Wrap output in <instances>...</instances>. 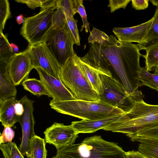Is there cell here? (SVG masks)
Returning <instances> with one entry per match:
<instances>
[{"label":"cell","instance_id":"cell-1","mask_svg":"<svg viewBox=\"0 0 158 158\" xmlns=\"http://www.w3.org/2000/svg\"><path fill=\"white\" fill-rule=\"evenodd\" d=\"M109 38L106 44H99L102 54L112 66L126 90L132 95H139V58L143 55L137 44L119 41L112 35Z\"/></svg>","mask_w":158,"mask_h":158},{"label":"cell","instance_id":"cell-2","mask_svg":"<svg viewBox=\"0 0 158 158\" xmlns=\"http://www.w3.org/2000/svg\"><path fill=\"white\" fill-rule=\"evenodd\" d=\"M158 125V105L135 102L128 111L103 130L124 134L127 136L144 129Z\"/></svg>","mask_w":158,"mask_h":158},{"label":"cell","instance_id":"cell-3","mask_svg":"<svg viewBox=\"0 0 158 158\" xmlns=\"http://www.w3.org/2000/svg\"><path fill=\"white\" fill-rule=\"evenodd\" d=\"M52 158H126L123 148L113 142L103 139L101 136L87 137L81 143L57 149Z\"/></svg>","mask_w":158,"mask_h":158},{"label":"cell","instance_id":"cell-4","mask_svg":"<svg viewBox=\"0 0 158 158\" xmlns=\"http://www.w3.org/2000/svg\"><path fill=\"white\" fill-rule=\"evenodd\" d=\"M49 105L51 108L58 113L83 120L102 119L125 113L101 100L92 102L77 99L65 101L52 99Z\"/></svg>","mask_w":158,"mask_h":158},{"label":"cell","instance_id":"cell-5","mask_svg":"<svg viewBox=\"0 0 158 158\" xmlns=\"http://www.w3.org/2000/svg\"><path fill=\"white\" fill-rule=\"evenodd\" d=\"M59 76L76 99L92 102L100 100L77 64L74 56L61 67Z\"/></svg>","mask_w":158,"mask_h":158},{"label":"cell","instance_id":"cell-6","mask_svg":"<svg viewBox=\"0 0 158 158\" xmlns=\"http://www.w3.org/2000/svg\"><path fill=\"white\" fill-rule=\"evenodd\" d=\"M101 82L98 96L100 100L125 112L132 107L137 101L143 97L136 96L128 93L123 84L112 77L100 74Z\"/></svg>","mask_w":158,"mask_h":158},{"label":"cell","instance_id":"cell-7","mask_svg":"<svg viewBox=\"0 0 158 158\" xmlns=\"http://www.w3.org/2000/svg\"><path fill=\"white\" fill-rule=\"evenodd\" d=\"M43 43L60 68L76 54L73 48L75 40L67 24L63 27L52 28Z\"/></svg>","mask_w":158,"mask_h":158},{"label":"cell","instance_id":"cell-8","mask_svg":"<svg viewBox=\"0 0 158 158\" xmlns=\"http://www.w3.org/2000/svg\"><path fill=\"white\" fill-rule=\"evenodd\" d=\"M56 6L40 10L38 14L24 18L20 34L29 43L33 45L43 43L52 26V15Z\"/></svg>","mask_w":158,"mask_h":158},{"label":"cell","instance_id":"cell-9","mask_svg":"<svg viewBox=\"0 0 158 158\" xmlns=\"http://www.w3.org/2000/svg\"><path fill=\"white\" fill-rule=\"evenodd\" d=\"M27 49L33 69L40 67L50 75L60 78V67L44 43L29 44Z\"/></svg>","mask_w":158,"mask_h":158},{"label":"cell","instance_id":"cell-10","mask_svg":"<svg viewBox=\"0 0 158 158\" xmlns=\"http://www.w3.org/2000/svg\"><path fill=\"white\" fill-rule=\"evenodd\" d=\"M20 101L23 106L24 111L21 116H19L18 122L21 126L22 133L19 148L23 155L28 157L30 140L36 135L34 130L35 120L33 114L34 101L26 96L22 97Z\"/></svg>","mask_w":158,"mask_h":158},{"label":"cell","instance_id":"cell-11","mask_svg":"<svg viewBox=\"0 0 158 158\" xmlns=\"http://www.w3.org/2000/svg\"><path fill=\"white\" fill-rule=\"evenodd\" d=\"M46 143L52 144L58 149L74 143L78 134L71 124L65 125L54 123L44 131Z\"/></svg>","mask_w":158,"mask_h":158},{"label":"cell","instance_id":"cell-12","mask_svg":"<svg viewBox=\"0 0 158 158\" xmlns=\"http://www.w3.org/2000/svg\"><path fill=\"white\" fill-rule=\"evenodd\" d=\"M52 99L60 101L76 99L66 88L60 78L53 76L40 67L34 68Z\"/></svg>","mask_w":158,"mask_h":158},{"label":"cell","instance_id":"cell-13","mask_svg":"<svg viewBox=\"0 0 158 158\" xmlns=\"http://www.w3.org/2000/svg\"><path fill=\"white\" fill-rule=\"evenodd\" d=\"M33 69L27 49L15 53L9 63V73L15 86L22 84L28 78L29 74Z\"/></svg>","mask_w":158,"mask_h":158},{"label":"cell","instance_id":"cell-14","mask_svg":"<svg viewBox=\"0 0 158 158\" xmlns=\"http://www.w3.org/2000/svg\"><path fill=\"white\" fill-rule=\"evenodd\" d=\"M153 20L152 17L148 21L137 26L128 27H114L112 31L119 41L139 44L145 36Z\"/></svg>","mask_w":158,"mask_h":158},{"label":"cell","instance_id":"cell-15","mask_svg":"<svg viewBox=\"0 0 158 158\" xmlns=\"http://www.w3.org/2000/svg\"><path fill=\"white\" fill-rule=\"evenodd\" d=\"M9 63L0 60V102L15 97L17 90L9 73Z\"/></svg>","mask_w":158,"mask_h":158},{"label":"cell","instance_id":"cell-16","mask_svg":"<svg viewBox=\"0 0 158 158\" xmlns=\"http://www.w3.org/2000/svg\"><path fill=\"white\" fill-rule=\"evenodd\" d=\"M121 115L97 120H83L72 122L71 124L78 134L89 133L103 129L116 121Z\"/></svg>","mask_w":158,"mask_h":158},{"label":"cell","instance_id":"cell-17","mask_svg":"<svg viewBox=\"0 0 158 158\" xmlns=\"http://www.w3.org/2000/svg\"><path fill=\"white\" fill-rule=\"evenodd\" d=\"M17 100L13 97L0 102V121L2 125L12 127L18 122L15 105Z\"/></svg>","mask_w":158,"mask_h":158},{"label":"cell","instance_id":"cell-18","mask_svg":"<svg viewBox=\"0 0 158 158\" xmlns=\"http://www.w3.org/2000/svg\"><path fill=\"white\" fill-rule=\"evenodd\" d=\"M74 57L77 65L98 95L101 86L100 77V73L97 70L82 61L80 57L76 54Z\"/></svg>","mask_w":158,"mask_h":158},{"label":"cell","instance_id":"cell-19","mask_svg":"<svg viewBox=\"0 0 158 158\" xmlns=\"http://www.w3.org/2000/svg\"><path fill=\"white\" fill-rule=\"evenodd\" d=\"M131 140L139 143L138 151L146 158H158V138L138 137Z\"/></svg>","mask_w":158,"mask_h":158},{"label":"cell","instance_id":"cell-20","mask_svg":"<svg viewBox=\"0 0 158 158\" xmlns=\"http://www.w3.org/2000/svg\"><path fill=\"white\" fill-rule=\"evenodd\" d=\"M153 18L152 23L145 36L140 43L137 44L139 50H146L158 45V7L156 8Z\"/></svg>","mask_w":158,"mask_h":158},{"label":"cell","instance_id":"cell-21","mask_svg":"<svg viewBox=\"0 0 158 158\" xmlns=\"http://www.w3.org/2000/svg\"><path fill=\"white\" fill-rule=\"evenodd\" d=\"M45 139L35 135L31 140L28 158H47Z\"/></svg>","mask_w":158,"mask_h":158},{"label":"cell","instance_id":"cell-22","mask_svg":"<svg viewBox=\"0 0 158 158\" xmlns=\"http://www.w3.org/2000/svg\"><path fill=\"white\" fill-rule=\"evenodd\" d=\"M23 88L35 95H50L44 85L40 80L35 78H28L21 84Z\"/></svg>","mask_w":158,"mask_h":158},{"label":"cell","instance_id":"cell-23","mask_svg":"<svg viewBox=\"0 0 158 158\" xmlns=\"http://www.w3.org/2000/svg\"><path fill=\"white\" fill-rule=\"evenodd\" d=\"M145 68L148 72L158 70V45L152 46L146 50Z\"/></svg>","mask_w":158,"mask_h":158},{"label":"cell","instance_id":"cell-24","mask_svg":"<svg viewBox=\"0 0 158 158\" xmlns=\"http://www.w3.org/2000/svg\"><path fill=\"white\" fill-rule=\"evenodd\" d=\"M140 86L145 85L158 91V70L151 73L145 67L141 68Z\"/></svg>","mask_w":158,"mask_h":158},{"label":"cell","instance_id":"cell-25","mask_svg":"<svg viewBox=\"0 0 158 158\" xmlns=\"http://www.w3.org/2000/svg\"><path fill=\"white\" fill-rule=\"evenodd\" d=\"M0 60L9 62L15 53L11 48L7 35L0 32Z\"/></svg>","mask_w":158,"mask_h":158},{"label":"cell","instance_id":"cell-26","mask_svg":"<svg viewBox=\"0 0 158 158\" xmlns=\"http://www.w3.org/2000/svg\"><path fill=\"white\" fill-rule=\"evenodd\" d=\"M0 149L4 158H24L14 142L0 144Z\"/></svg>","mask_w":158,"mask_h":158},{"label":"cell","instance_id":"cell-27","mask_svg":"<svg viewBox=\"0 0 158 158\" xmlns=\"http://www.w3.org/2000/svg\"><path fill=\"white\" fill-rule=\"evenodd\" d=\"M56 0H15L18 3L25 4L29 8L35 9L41 7L40 10L56 6Z\"/></svg>","mask_w":158,"mask_h":158},{"label":"cell","instance_id":"cell-28","mask_svg":"<svg viewBox=\"0 0 158 158\" xmlns=\"http://www.w3.org/2000/svg\"><path fill=\"white\" fill-rule=\"evenodd\" d=\"M56 6L63 11L65 16L73 17L77 13L75 0H56Z\"/></svg>","mask_w":158,"mask_h":158},{"label":"cell","instance_id":"cell-29","mask_svg":"<svg viewBox=\"0 0 158 158\" xmlns=\"http://www.w3.org/2000/svg\"><path fill=\"white\" fill-rule=\"evenodd\" d=\"M11 16L7 0H0V32H3L7 20Z\"/></svg>","mask_w":158,"mask_h":158},{"label":"cell","instance_id":"cell-30","mask_svg":"<svg viewBox=\"0 0 158 158\" xmlns=\"http://www.w3.org/2000/svg\"><path fill=\"white\" fill-rule=\"evenodd\" d=\"M109 41V36L104 32L94 27L90 32L88 38V43L91 44L96 42L99 44H107Z\"/></svg>","mask_w":158,"mask_h":158},{"label":"cell","instance_id":"cell-31","mask_svg":"<svg viewBox=\"0 0 158 158\" xmlns=\"http://www.w3.org/2000/svg\"><path fill=\"white\" fill-rule=\"evenodd\" d=\"M75 2L76 12L79 14L82 21V25L81 26V31H82L85 28L86 33H88L89 31L90 32L91 31L89 28V24L88 21L85 8L83 5V0H75Z\"/></svg>","mask_w":158,"mask_h":158},{"label":"cell","instance_id":"cell-32","mask_svg":"<svg viewBox=\"0 0 158 158\" xmlns=\"http://www.w3.org/2000/svg\"><path fill=\"white\" fill-rule=\"evenodd\" d=\"M56 10L52 13V28L63 27L67 24L65 15L60 9Z\"/></svg>","mask_w":158,"mask_h":158},{"label":"cell","instance_id":"cell-33","mask_svg":"<svg viewBox=\"0 0 158 158\" xmlns=\"http://www.w3.org/2000/svg\"><path fill=\"white\" fill-rule=\"evenodd\" d=\"M68 26L73 36L75 44L78 46L80 45V38L79 35L77 26V21L73 17L65 16Z\"/></svg>","mask_w":158,"mask_h":158},{"label":"cell","instance_id":"cell-34","mask_svg":"<svg viewBox=\"0 0 158 158\" xmlns=\"http://www.w3.org/2000/svg\"><path fill=\"white\" fill-rule=\"evenodd\" d=\"M15 136L14 131L9 126L4 127L0 136V144L11 143Z\"/></svg>","mask_w":158,"mask_h":158},{"label":"cell","instance_id":"cell-35","mask_svg":"<svg viewBox=\"0 0 158 158\" xmlns=\"http://www.w3.org/2000/svg\"><path fill=\"white\" fill-rule=\"evenodd\" d=\"M130 1V0H110L108 6L110 8V12L114 13L119 9H125Z\"/></svg>","mask_w":158,"mask_h":158},{"label":"cell","instance_id":"cell-36","mask_svg":"<svg viewBox=\"0 0 158 158\" xmlns=\"http://www.w3.org/2000/svg\"><path fill=\"white\" fill-rule=\"evenodd\" d=\"M149 0H132L133 8L136 10L145 9L148 6Z\"/></svg>","mask_w":158,"mask_h":158},{"label":"cell","instance_id":"cell-37","mask_svg":"<svg viewBox=\"0 0 158 158\" xmlns=\"http://www.w3.org/2000/svg\"><path fill=\"white\" fill-rule=\"evenodd\" d=\"M125 155L126 158H146L139 151L125 152Z\"/></svg>","mask_w":158,"mask_h":158},{"label":"cell","instance_id":"cell-38","mask_svg":"<svg viewBox=\"0 0 158 158\" xmlns=\"http://www.w3.org/2000/svg\"><path fill=\"white\" fill-rule=\"evenodd\" d=\"M15 109L17 115L18 116H21L24 111V108L20 100H17L15 105Z\"/></svg>","mask_w":158,"mask_h":158},{"label":"cell","instance_id":"cell-39","mask_svg":"<svg viewBox=\"0 0 158 158\" xmlns=\"http://www.w3.org/2000/svg\"><path fill=\"white\" fill-rule=\"evenodd\" d=\"M24 20V18L22 15L18 16L16 18V20L18 24H20L23 23Z\"/></svg>","mask_w":158,"mask_h":158},{"label":"cell","instance_id":"cell-40","mask_svg":"<svg viewBox=\"0 0 158 158\" xmlns=\"http://www.w3.org/2000/svg\"><path fill=\"white\" fill-rule=\"evenodd\" d=\"M10 45L15 52H17L19 51V48L14 43H11Z\"/></svg>","mask_w":158,"mask_h":158},{"label":"cell","instance_id":"cell-41","mask_svg":"<svg viewBox=\"0 0 158 158\" xmlns=\"http://www.w3.org/2000/svg\"><path fill=\"white\" fill-rule=\"evenodd\" d=\"M150 1L154 6H156L157 7H158V0H151Z\"/></svg>","mask_w":158,"mask_h":158}]
</instances>
